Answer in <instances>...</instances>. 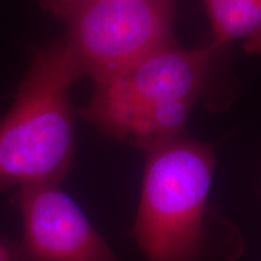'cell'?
<instances>
[{
	"label": "cell",
	"mask_w": 261,
	"mask_h": 261,
	"mask_svg": "<svg viewBox=\"0 0 261 261\" xmlns=\"http://www.w3.org/2000/svg\"><path fill=\"white\" fill-rule=\"evenodd\" d=\"M0 261H14V246L0 240Z\"/></svg>",
	"instance_id": "9c48e42d"
},
{
	"label": "cell",
	"mask_w": 261,
	"mask_h": 261,
	"mask_svg": "<svg viewBox=\"0 0 261 261\" xmlns=\"http://www.w3.org/2000/svg\"><path fill=\"white\" fill-rule=\"evenodd\" d=\"M217 51L212 45L159 48L122 73L94 83L93 96L79 115L100 132L122 139L130 120L144 107L172 98L195 102Z\"/></svg>",
	"instance_id": "277c9868"
},
{
	"label": "cell",
	"mask_w": 261,
	"mask_h": 261,
	"mask_svg": "<svg viewBox=\"0 0 261 261\" xmlns=\"http://www.w3.org/2000/svg\"><path fill=\"white\" fill-rule=\"evenodd\" d=\"M217 50L242 42L248 54L261 56V0H204Z\"/></svg>",
	"instance_id": "8992f818"
},
{
	"label": "cell",
	"mask_w": 261,
	"mask_h": 261,
	"mask_svg": "<svg viewBox=\"0 0 261 261\" xmlns=\"http://www.w3.org/2000/svg\"><path fill=\"white\" fill-rule=\"evenodd\" d=\"M81 2H84V0H58L56 4L54 5V8L50 10V12L64 18L65 15H67L74 6L80 4Z\"/></svg>",
	"instance_id": "ba28073f"
},
{
	"label": "cell",
	"mask_w": 261,
	"mask_h": 261,
	"mask_svg": "<svg viewBox=\"0 0 261 261\" xmlns=\"http://www.w3.org/2000/svg\"><path fill=\"white\" fill-rule=\"evenodd\" d=\"M194 102L163 99L140 109L127 126L122 140L144 152L181 136Z\"/></svg>",
	"instance_id": "52a82bcc"
},
{
	"label": "cell",
	"mask_w": 261,
	"mask_h": 261,
	"mask_svg": "<svg viewBox=\"0 0 261 261\" xmlns=\"http://www.w3.org/2000/svg\"><path fill=\"white\" fill-rule=\"evenodd\" d=\"M84 77L65 38L40 48L0 119V192L61 182L74 159V110L69 90Z\"/></svg>",
	"instance_id": "6da1fadb"
},
{
	"label": "cell",
	"mask_w": 261,
	"mask_h": 261,
	"mask_svg": "<svg viewBox=\"0 0 261 261\" xmlns=\"http://www.w3.org/2000/svg\"><path fill=\"white\" fill-rule=\"evenodd\" d=\"M12 202L23 220L14 261H120L60 182L17 188Z\"/></svg>",
	"instance_id": "5b68a950"
},
{
	"label": "cell",
	"mask_w": 261,
	"mask_h": 261,
	"mask_svg": "<svg viewBox=\"0 0 261 261\" xmlns=\"http://www.w3.org/2000/svg\"><path fill=\"white\" fill-rule=\"evenodd\" d=\"M58 0H41V4L44 6V9H46L50 11V10L54 8V5L56 4Z\"/></svg>",
	"instance_id": "30bf717a"
},
{
	"label": "cell",
	"mask_w": 261,
	"mask_h": 261,
	"mask_svg": "<svg viewBox=\"0 0 261 261\" xmlns=\"http://www.w3.org/2000/svg\"><path fill=\"white\" fill-rule=\"evenodd\" d=\"M145 154L130 236L148 261H190L203 240L213 146L179 136Z\"/></svg>",
	"instance_id": "7a4b0ae2"
},
{
	"label": "cell",
	"mask_w": 261,
	"mask_h": 261,
	"mask_svg": "<svg viewBox=\"0 0 261 261\" xmlns=\"http://www.w3.org/2000/svg\"><path fill=\"white\" fill-rule=\"evenodd\" d=\"M175 0H84L65 15V40L93 83L174 44Z\"/></svg>",
	"instance_id": "3957f363"
}]
</instances>
